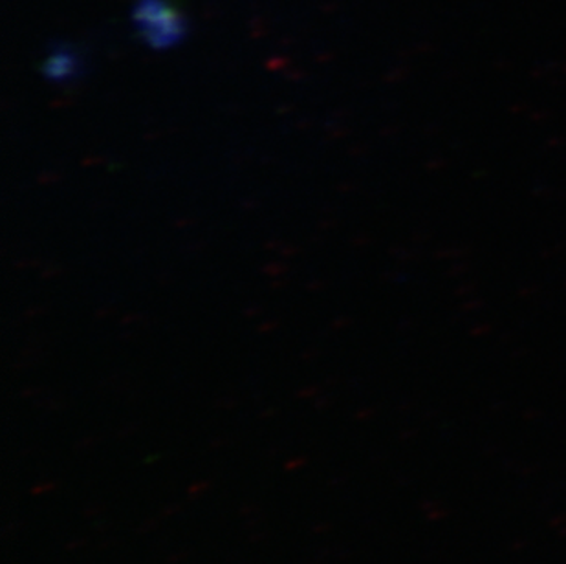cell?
Returning <instances> with one entry per match:
<instances>
[{
	"label": "cell",
	"instance_id": "6da1fadb",
	"mask_svg": "<svg viewBox=\"0 0 566 564\" xmlns=\"http://www.w3.org/2000/svg\"><path fill=\"white\" fill-rule=\"evenodd\" d=\"M133 24L142 41L155 50L177 46L188 33L186 17L167 0H136Z\"/></svg>",
	"mask_w": 566,
	"mask_h": 564
},
{
	"label": "cell",
	"instance_id": "7a4b0ae2",
	"mask_svg": "<svg viewBox=\"0 0 566 564\" xmlns=\"http://www.w3.org/2000/svg\"><path fill=\"white\" fill-rule=\"evenodd\" d=\"M81 59L72 46L60 44L50 50L49 55L44 59V75L49 80L64 83L80 74Z\"/></svg>",
	"mask_w": 566,
	"mask_h": 564
}]
</instances>
